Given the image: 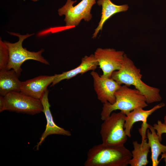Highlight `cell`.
Segmentation results:
<instances>
[{"label": "cell", "mask_w": 166, "mask_h": 166, "mask_svg": "<svg viewBox=\"0 0 166 166\" xmlns=\"http://www.w3.org/2000/svg\"><path fill=\"white\" fill-rule=\"evenodd\" d=\"M147 127L149 128L147 130L146 136L151 149L152 165V166H157L160 161L158 159L159 156L162 153H166V146L161 144L153 126L147 123Z\"/></svg>", "instance_id": "obj_16"}, {"label": "cell", "mask_w": 166, "mask_h": 166, "mask_svg": "<svg viewBox=\"0 0 166 166\" xmlns=\"http://www.w3.org/2000/svg\"><path fill=\"white\" fill-rule=\"evenodd\" d=\"M98 65L94 54L85 56L82 58L80 64L77 67L61 74H55V77L50 86H53L63 80L70 79L78 74H82L90 70L94 71Z\"/></svg>", "instance_id": "obj_12"}, {"label": "cell", "mask_w": 166, "mask_h": 166, "mask_svg": "<svg viewBox=\"0 0 166 166\" xmlns=\"http://www.w3.org/2000/svg\"><path fill=\"white\" fill-rule=\"evenodd\" d=\"M9 59V50L4 42L0 39V70L6 69Z\"/></svg>", "instance_id": "obj_18"}, {"label": "cell", "mask_w": 166, "mask_h": 166, "mask_svg": "<svg viewBox=\"0 0 166 166\" xmlns=\"http://www.w3.org/2000/svg\"><path fill=\"white\" fill-rule=\"evenodd\" d=\"M134 149L131 152L132 158L129 162L131 166H145L149 161L148 156L150 146L146 139L139 143L137 141L132 142Z\"/></svg>", "instance_id": "obj_17"}, {"label": "cell", "mask_w": 166, "mask_h": 166, "mask_svg": "<svg viewBox=\"0 0 166 166\" xmlns=\"http://www.w3.org/2000/svg\"><path fill=\"white\" fill-rule=\"evenodd\" d=\"M55 77V74L52 76L40 75L22 81L20 92L40 100L47 89V87L52 83Z\"/></svg>", "instance_id": "obj_10"}, {"label": "cell", "mask_w": 166, "mask_h": 166, "mask_svg": "<svg viewBox=\"0 0 166 166\" xmlns=\"http://www.w3.org/2000/svg\"><path fill=\"white\" fill-rule=\"evenodd\" d=\"M13 69L0 70V94L5 96L11 92H20L22 81Z\"/></svg>", "instance_id": "obj_14"}, {"label": "cell", "mask_w": 166, "mask_h": 166, "mask_svg": "<svg viewBox=\"0 0 166 166\" xmlns=\"http://www.w3.org/2000/svg\"><path fill=\"white\" fill-rule=\"evenodd\" d=\"M115 95L116 99L114 103L103 104L101 114L103 121L114 111L120 110L126 115L136 108L143 109L148 106L145 97L138 89L130 88L125 85H121Z\"/></svg>", "instance_id": "obj_3"}, {"label": "cell", "mask_w": 166, "mask_h": 166, "mask_svg": "<svg viewBox=\"0 0 166 166\" xmlns=\"http://www.w3.org/2000/svg\"><path fill=\"white\" fill-rule=\"evenodd\" d=\"M124 54V51L113 48H97L94 55L103 72L101 76L111 78L114 71L120 69Z\"/></svg>", "instance_id": "obj_8"}, {"label": "cell", "mask_w": 166, "mask_h": 166, "mask_svg": "<svg viewBox=\"0 0 166 166\" xmlns=\"http://www.w3.org/2000/svg\"><path fill=\"white\" fill-rule=\"evenodd\" d=\"M5 110L34 115L42 112L41 100L20 92H11L4 96Z\"/></svg>", "instance_id": "obj_7"}, {"label": "cell", "mask_w": 166, "mask_h": 166, "mask_svg": "<svg viewBox=\"0 0 166 166\" xmlns=\"http://www.w3.org/2000/svg\"><path fill=\"white\" fill-rule=\"evenodd\" d=\"M126 116L121 111L112 112L103 121L100 131L102 144L107 146L124 145L128 139L124 129Z\"/></svg>", "instance_id": "obj_5"}, {"label": "cell", "mask_w": 166, "mask_h": 166, "mask_svg": "<svg viewBox=\"0 0 166 166\" xmlns=\"http://www.w3.org/2000/svg\"><path fill=\"white\" fill-rule=\"evenodd\" d=\"M93 80L94 90L97 99L102 103L109 102L113 104L116 101L115 93L121 85L112 78L104 77L94 71L90 73Z\"/></svg>", "instance_id": "obj_9"}, {"label": "cell", "mask_w": 166, "mask_h": 166, "mask_svg": "<svg viewBox=\"0 0 166 166\" xmlns=\"http://www.w3.org/2000/svg\"><path fill=\"white\" fill-rule=\"evenodd\" d=\"M142 76L140 69L124 53L120 69L114 71L111 78L120 85L134 86L145 97L148 104L160 101L162 98L160 89L144 82L141 79Z\"/></svg>", "instance_id": "obj_1"}, {"label": "cell", "mask_w": 166, "mask_h": 166, "mask_svg": "<svg viewBox=\"0 0 166 166\" xmlns=\"http://www.w3.org/2000/svg\"><path fill=\"white\" fill-rule=\"evenodd\" d=\"M132 154L124 145L107 146L102 143L91 148L87 153L85 166H127Z\"/></svg>", "instance_id": "obj_2"}, {"label": "cell", "mask_w": 166, "mask_h": 166, "mask_svg": "<svg viewBox=\"0 0 166 166\" xmlns=\"http://www.w3.org/2000/svg\"><path fill=\"white\" fill-rule=\"evenodd\" d=\"M5 102L4 97L0 96V112L5 111Z\"/></svg>", "instance_id": "obj_20"}, {"label": "cell", "mask_w": 166, "mask_h": 166, "mask_svg": "<svg viewBox=\"0 0 166 166\" xmlns=\"http://www.w3.org/2000/svg\"><path fill=\"white\" fill-rule=\"evenodd\" d=\"M33 2H37V1H39V0H31Z\"/></svg>", "instance_id": "obj_23"}, {"label": "cell", "mask_w": 166, "mask_h": 166, "mask_svg": "<svg viewBox=\"0 0 166 166\" xmlns=\"http://www.w3.org/2000/svg\"><path fill=\"white\" fill-rule=\"evenodd\" d=\"M164 158L165 162V165L166 166V153H163L161 154V158L160 159V160Z\"/></svg>", "instance_id": "obj_21"}, {"label": "cell", "mask_w": 166, "mask_h": 166, "mask_svg": "<svg viewBox=\"0 0 166 166\" xmlns=\"http://www.w3.org/2000/svg\"><path fill=\"white\" fill-rule=\"evenodd\" d=\"M8 33L11 35L18 37V41L15 43H11L4 41L7 45L9 52V59L6 68L7 70L14 69L20 76L22 70L21 66L22 63L28 60H33L45 65H49V62L42 55L44 49H42L37 52L28 50L22 47V42L24 40L33 35L34 34L21 35L19 33L14 32Z\"/></svg>", "instance_id": "obj_4"}, {"label": "cell", "mask_w": 166, "mask_h": 166, "mask_svg": "<svg viewBox=\"0 0 166 166\" xmlns=\"http://www.w3.org/2000/svg\"><path fill=\"white\" fill-rule=\"evenodd\" d=\"M49 90L47 89L40 99L43 107L42 112L44 113L46 120L47 124L45 129L40 138L39 142L35 146L36 150H38L39 147L45 139L49 135L57 134L67 136L71 135V132L57 125L54 122L50 109V105L48 99Z\"/></svg>", "instance_id": "obj_11"}, {"label": "cell", "mask_w": 166, "mask_h": 166, "mask_svg": "<svg viewBox=\"0 0 166 166\" xmlns=\"http://www.w3.org/2000/svg\"><path fill=\"white\" fill-rule=\"evenodd\" d=\"M98 5L102 7L101 16L97 27L95 29L93 35V38H95L100 30H102L103 25L106 21L113 15L128 10V5H117L113 3L110 0H98Z\"/></svg>", "instance_id": "obj_15"}, {"label": "cell", "mask_w": 166, "mask_h": 166, "mask_svg": "<svg viewBox=\"0 0 166 166\" xmlns=\"http://www.w3.org/2000/svg\"><path fill=\"white\" fill-rule=\"evenodd\" d=\"M77 1L67 0L65 4L58 10L60 16H65V29L74 27L79 24L82 19L88 22L92 18L91 11L96 0H82L75 6Z\"/></svg>", "instance_id": "obj_6"}, {"label": "cell", "mask_w": 166, "mask_h": 166, "mask_svg": "<svg viewBox=\"0 0 166 166\" xmlns=\"http://www.w3.org/2000/svg\"><path fill=\"white\" fill-rule=\"evenodd\" d=\"M164 123L166 124V115L164 117Z\"/></svg>", "instance_id": "obj_22"}, {"label": "cell", "mask_w": 166, "mask_h": 166, "mask_svg": "<svg viewBox=\"0 0 166 166\" xmlns=\"http://www.w3.org/2000/svg\"><path fill=\"white\" fill-rule=\"evenodd\" d=\"M154 128L157 131L160 142L162 140V135L163 133H166V124L162 123L160 120H158L157 123H155L153 125Z\"/></svg>", "instance_id": "obj_19"}, {"label": "cell", "mask_w": 166, "mask_h": 166, "mask_svg": "<svg viewBox=\"0 0 166 166\" xmlns=\"http://www.w3.org/2000/svg\"><path fill=\"white\" fill-rule=\"evenodd\" d=\"M165 105L162 102L148 110H144L143 108H136L126 115L125 118L124 129L127 136L130 138L131 136V131L133 124L136 122L141 121L143 124H146L148 117L157 110L164 107Z\"/></svg>", "instance_id": "obj_13"}]
</instances>
